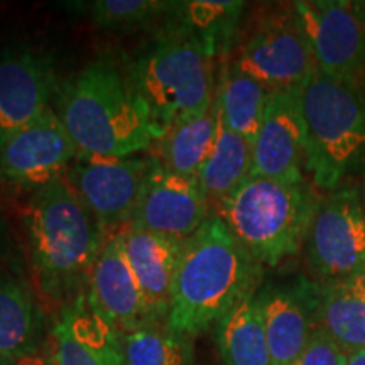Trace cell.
<instances>
[{"instance_id":"2e32d148","label":"cell","mask_w":365,"mask_h":365,"mask_svg":"<svg viewBox=\"0 0 365 365\" xmlns=\"http://www.w3.org/2000/svg\"><path fill=\"white\" fill-rule=\"evenodd\" d=\"M120 234L150 317L156 323H166L185 242L132 225Z\"/></svg>"},{"instance_id":"9a60e30c","label":"cell","mask_w":365,"mask_h":365,"mask_svg":"<svg viewBox=\"0 0 365 365\" xmlns=\"http://www.w3.org/2000/svg\"><path fill=\"white\" fill-rule=\"evenodd\" d=\"M51 66L29 49L0 54V148L12 134L51 108Z\"/></svg>"},{"instance_id":"d6a6232c","label":"cell","mask_w":365,"mask_h":365,"mask_svg":"<svg viewBox=\"0 0 365 365\" xmlns=\"http://www.w3.org/2000/svg\"><path fill=\"white\" fill-rule=\"evenodd\" d=\"M17 359H11V357H6V355L0 354V365H16Z\"/></svg>"},{"instance_id":"30bf717a","label":"cell","mask_w":365,"mask_h":365,"mask_svg":"<svg viewBox=\"0 0 365 365\" xmlns=\"http://www.w3.org/2000/svg\"><path fill=\"white\" fill-rule=\"evenodd\" d=\"M314 65L328 76L359 81L365 70V24L346 0L294 2Z\"/></svg>"},{"instance_id":"ba28073f","label":"cell","mask_w":365,"mask_h":365,"mask_svg":"<svg viewBox=\"0 0 365 365\" xmlns=\"http://www.w3.org/2000/svg\"><path fill=\"white\" fill-rule=\"evenodd\" d=\"M150 159L100 158L78 154L66 181L97 220L103 240L132 225L140 202Z\"/></svg>"},{"instance_id":"ffe728a7","label":"cell","mask_w":365,"mask_h":365,"mask_svg":"<svg viewBox=\"0 0 365 365\" xmlns=\"http://www.w3.org/2000/svg\"><path fill=\"white\" fill-rule=\"evenodd\" d=\"M244 7L235 0L175 2L168 26L196 41L213 58H222L230 49Z\"/></svg>"},{"instance_id":"9c48e42d","label":"cell","mask_w":365,"mask_h":365,"mask_svg":"<svg viewBox=\"0 0 365 365\" xmlns=\"http://www.w3.org/2000/svg\"><path fill=\"white\" fill-rule=\"evenodd\" d=\"M304 245L309 266L325 281L365 274V203L357 188L319 198Z\"/></svg>"},{"instance_id":"4316f807","label":"cell","mask_w":365,"mask_h":365,"mask_svg":"<svg viewBox=\"0 0 365 365\" xmlns=\"http://www.w3.org/2000/svg\"><path fill=\"white\" fill-rule=\"evenodd\" d=\"M175 2L163 0H95L86 6L93 24L105 29H139L168 17Z\"/></svg>"},{"instance_id":"7402d4cb","label":"cell","mask_w":365,"mask_h":365,"mask_svg":"<svg viewBox=\"0 0 365 365\" xmlns=\"http://www.w3.org/2000/svg\"><path fill=\"white\" fill-rule=\"evenodd\" d=\"M271 93L266 85L240 70L234 61L225 63L215 95L223 124L252 143L261 127Z\"/></svg>"},{"instance_id":"6da1fadb","label":"cell","mask_w":365,"mask_h":365,"mask_svg":"<svg viewBox=\"0 0 365 365\" xmlns=\"http://www.w3.org/2000/svg\"><path fill=\"white\" fill-rule=\"evenodd\" d=\"M262 266L215 213L182 245L166 325L195 336L255 294Z\"/></svg>"},{"instance_id":"8992f818","label":"cell","mask_w":365,"mask_h":365,"mask_svg":"<svg viewBox=\"0 0 365 365\" xmlns=\"http://www.w3.org/2000/svg\"><path fill=\"white\" fill-rule=\"evenodd\" d=\"M215 59L171 26L135 59L127 78L148 107L158 139L175 122L202 115L213 107Z\"/></svg>"},{"instance_id":"f1b7e54d","label":"cell","mask_w":365,"mask_h":365,"mask_svg":"<svg viewBox=\"0 0 365 365\" xmlns=\"http://www.w3.org/2000/svg\"><path fill=\"white\" fill-rule=\"evenodd\" d=\"M16 365H56V362H54L51 346H49V350H38V352L17 359Z\"/></svg>"},{"instance_id":"3957f363","label":"cell","mask_w":365,"mask_h":365,"mask_svg":"<svg viewBox=\"0 0 365 365\" xmlns=\"http://www.w3.org/2000/svg\"><path fill=\"white\" fill-rule=\"evenodd\" d=\"M26 228L31 266L46 294H63L90 277L103 235L65 176L33 191Z\"/></svg>"},{"instance_id":"4dcf8cb0","label":"cell","mask_w":365,"mask_h":365,"mask_svg":"<svg viewBox=\"0 0 365 365\" xmlns=\"http://www.w3.org/2000/svg\"><path fill=\"white\" fill-rule=\"evenodd\" d=\"M346 365H365V350H359V352L350 354Z\"/></svg>"},{"instance_id":"52a82bcc","label":"cell","mask_w":365,"mask_h":365,"mask_svg":"<svg viewBox=\"0 0 365 365\" xmlns=\"http://www.w3.org/2000/svg\"><path fill=\"white\" fill-rule=\"evenodd\" d=\"M232 61L271 91L301 90L317 68L293 6L264 14Z\"/></svg>"},{"instance_id":"5b68a950","label":"cell","mask_w":365,"mask_h":365,"mask_svg":"<svg viewBox=\"0 0 365 365\" xmlns=\"http://www.w3.org/2000/svg\"><path fill=\"white\" fill-rule=\"evenodd\" d=\"M299 100L313 185L335 191L349 178L365 175V91L359 81L333 78L314 68Z\"/></svg>"},{"instance_id":"603a6c76","label":"cell","mask_w":365,"mask_h":365,"mask_svg":"<svg viewBox=\"0 0 365 365\" xmlns=\"http://www.w3.org/2000/svg\"><path fill=\"white\" fill-rule=\"evenodd\" d=\"M217 344L225 365H272L257 294L240 301L217 323Z\"/></svg>"},{"instance_id":"4fadbf2b","label":"cell","mask_w":365,"mask_h":365,"mask_svg":"<svg viewBox=\"0 0 365 365\" xmlns=\"http://www.w3.org/2000/svg\"><path fill=\"white\" fill-rule=\"evenodd\" d=\"M307 127L298 91H272L252 140V176L303 181L307 170Z\"/></svg>"},{"instance_id":"1f68e13d","label":"cell","mask_w":365,"mask_h":365,"mask_svg":"<svg viewBox=\"0 0 365 365\" xmlns=\"http://www.w3.org/2000/svg\"><path fill=\"white\" fill-rule=\"evenodd\" d=\"M354 9L355 12L359 14V17L362 19V22L365 24V2H362V0H359V2H354Z\"/></svg>"},{"instance_id":"7c38bea8","label":"cell","mask_w":365,"mask_h":365,"mask_svg":"<svg viewBox=\"0 0 365 365\" xmlns=\"http://www.w3.org/2000/svg\"><path fill=\"white\" fill-rule=\"evenodd\" d=\"M198 176L173 173L150 158L132 227L186 242L213 212Z\"/></svg>"},{"instance_id":"d6986e66","label":"cell","mask_w":365,"mask_h":365,"mask_svg":"<svg viewBox=\"0 0 365 365\" xmlns=\"http://www.w3.org/2000/svg\"><path fill=\"white\" fill-rule=\"evenodd\" d=\"M51 352L56 365H127L117 331L81 307L54 327Z\"/></svg>"},{"instance_id":"44dd1931","label":"cell","mask_w":365,"mask_h":365,"mask_svg":"<svg viewBox=\"0 0 365 365\" xmlns=\"http://www.w3.org/2000/svg\"><path fill=\"white\" fill-rule=\"evenodd\" d=\"M220 125L217 103L202 115L182 118L154 143L158 154L154 159L173 173L185 176H198L215 145Z\"/></svg>"},{"instance_id":"83f0119b","label":"cell","mask_w":365,"mask_h":365,"mask_svg":"<svg viewBox=\"0 0 365 365\" xmlns=\"http://www.w3.org/2000/svg\"><path fill=\"white\" fill-rule=\"evenodd\" d=\"M349 355L325 331L314 328L308 345L291 365H346Z\"/></svg>"},{"instance_id":"836d02e7","label":"cell","mask_w":365,"mask_h":365,"mask_svg":"<svg viewBox=\"0 0 365 365\" xmlns=\"http://www.w3.org/2000/svg\"><path fill=\"white\" fill-rule=\"evenodd\" d=\"M364 203H365V175H364Z\"/></svg>"},{"instance_id":"484cf974","label":"cell","mask_w":365,"mask_h":365,"mask_svg":"<svg viewBox=\"0 0 365 365\" xmlns=\"http://www.w3.org/2000/svg\"><path fill=\"white\" fill-rule=\"evenodd\" d=\"M127 365H195L193 339L166 323L117 333Z\"/></svg>"},{"instance_id":"8fae6325","label":"cell","mask_w":365,"mask_h":365,"mask_svg":"<svg viewBox=\"0 0 365 365\" xmlns=\"http://www.w3.org/2000/svg\"><path fill=\"white\" fill-rule=\"evenodd\" d=\"M76 156L78 149L51 107L2 144L0 178L36 191L65 176Z\"/></svg>"},{"instance_id":"ac0fdd59","label":"cell","mask_w":365,"mask_h":365,"mask_svg":"<svg viewBox=\"0 0 365 365\" xmlns=\"http://www.w3.org/2000/svg\"><path fill=\"white\" fill-rule=\"evenodd\" d=\"M272 365H291L314 331L309 293L267 289L257 294Z\"/></svg>"},{"instance_id":"277c9868","label":"cell","mask_w":365,"mask_h":365,"mask_svg":"<svg viewBox=\"0 0 365 365\" xmlns=\"http://www.w3.org/2000/svg\"><path fill=\"white\" fill-rule=\"evenodd\" d=\"M318 203L307 180L250 176L213 213L261 266L276 267L303 249Z\"/></svg>"},{"instance_id":"7a4b0ae2","label":"cell","mask_w":365,"mask_h":365,"mask_svg":"<svg viewBox=\"0 0 365 365\" xmlns=\"http://www.w3.org/2000/svg\"><path fill=\"white\" fill-rule=\"evenodd\" d=\"M56 112L78 154L130 158L158 140L148 107L108 61L91 63L65 83Z\"/></svg>"},{"instance_id":"f546056e","label":"cell","mask_w":365,"mask_h":365,"mask_svg":"<svg viewBox=\"0 0 365 365\" xmlns=\"http://www.w3.org/2000/svg\"><path fill=\"white\" fill-rule=\"evenodd\" d=\"M6 244H7V225H6V218H4L2 208H0V255L4 254Z\"/></svg>"},{"instance_id":"d4e9b609","label":"cell","mask_w":365,"mask_h":365,"mask_svg":"<svg viewBox=\"0 0 365 365\" xmlns=\"http://www.w3.org/2000/svg\"><path fill=\"white\" fill-rule=\"evenodd\" d=\"M43 318L33 294L21 282L0 279V354L11 359L39 350Z\"/></svg>"},{"instance_id":"cb8c5ba5","label":"cell","mask_w":365,"mask_h":365,"mask_svg":"<svg viewBox=\"0 0 365 365\" xmlns=\"http://www.w3.org/2000/svg\"><path fill=\"white\" fill-rule=\"evenodd\" d=\"M252 176V143L230 130L220 117L218 135L198 181L213 208Z\"/></svg>"},{"instance_id":"e0dca14e","label":"cell","mask_w":365,"mask_h":365,"mask_svg":"<svg viewBox=\"0 0 365 365\" xmlns=\"http://www.w3.org/2000/svg\"><path fill=\"white\" fill-rule=\"evenodd\" d=\"M308 293L318 330L346 354L365 350V274L325 281Z\"/></svg>"},{"instance_id":"5bb4252c","label":"cell","mask_w":365,"mask_h":365,"mask_svg":"<svg viewBox=\"0 0 365 365\" xmlns=\"http://www.w3.org/2000/svg\"><path fill=\"white\" fill-rule=\"evenodd\" d=\"M90 312L113 331L125 333L156 323L127 259L122 234L103 240L90 277Z\"/></svg>"}]
</instances>
